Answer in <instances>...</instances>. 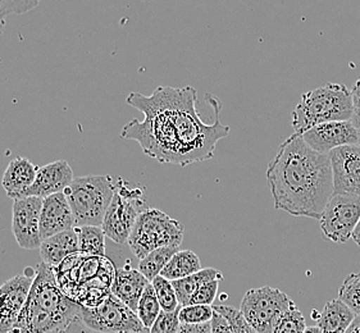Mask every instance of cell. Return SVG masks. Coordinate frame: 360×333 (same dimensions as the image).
<instances>
[{
  "label": "cell",
  "instance_id": "cell-1",
  "mask_svg": "<svg viewBox=\"0 0 360 333\" xmlns=\"http://www.w3.org/2000/svg\"><path fill=\"white\" fill-rule=\"evenodd\" d=\"M214 109L212 124H204L198 112V93L194 87L159 86L152 95L131 93L126 103L144 115V121L132 119L120 138L137 141L143 152L159 163L186 166L214 157L219 140L230 133L221 124V102L207 94Z\"/></svg>",
  "mask_w": 360,
  "mask_h": 333
},
{
  "label": "cell",
  "instance_id": "cell-2",
  "mask_svg": "<svg viewBox=\"0 0 360 333\" xmlns=\"http://www.w3.org/2000/svg\"><path fill=\"white\" fill-rule=\"evenodd\" d=\"M266 181L276 209L319 221L333 195L330 155L313 150L300 133H294L269 162Z\"/></svg>",
  "mask_w": 360,
  "mask_h": 333
},
{
  "label": "cell",
  "instance_id": "cell-3",
  "mask_svg": "<svg viewBox=\"0 0 360 333\" xmlns=\"http://www.w3.org/2000/svg\"><path fill=\"white\" fill-rule=\"evenodd\" d=\"M81 308L62 292L54 268L41 261L29 299L9 333H62L79 318Z\"/></svg>",
  "mask_w": 360,
  "mask_h": 333
},
{
  "label": "cell",
  "instance_id": "cell-4",
  "mask_svg": "<svg viewBox=\"0 0 360 333\" xmlns=\"http://www.w3.org/2000/svg\"><path fill=\"white\" fill-rule=\"evenodd\" d=\"M353 116L352 90L341 84H326L302 95L292 112L291 124L295 133H303L317 124L352 121Z\"/></svg>",
  "mask_w": 360,
  "mask_h": 333
},
{
  "label": "cell",
  "instance_id": "cell-5",
  "mask_svg": "<svg viewBox=\"0 0 360 333\" xmlns=\"http://www.w3.org/2000/svg\"><path fill=\"white\" fill-rule=\"evenodd\" d=\"M115 191V180L109 174L75 178L63 192L72 210L76 227H101Z\"/></svg>",
  "mask_w": 360,
  "mask_h": 333
},
{
  "label": "cell",
  "instance_id": "cell-6",
  "mask_svg": "<svg viewBox=\"0 0 360 333\" xmlns=\"http://www.w3.org/2000/svg\"><path fill=\"white\" fill-rule=\"evenodd\" d=\"M184 241V227L165 211L148 208L137 217L136 223L127 241L137 259L159 247H180Z\"/></svg>",
  "mask_w": 360,
  "mask_h": 333
},
{
  "label": "cell",
  "instance_id": "cell-7",
  "mask_svg": "<svg viewBox=\"0 0 360 333\" xmlns=\"http://www.w3.org/2000/svg\"><path fill=\"white\" fill-rule=\"evenodd\" d=\"M146 208L144 188H135L122 178L115 180V191L101 228L108 239L118 245L127 244L137 217Z\"/></svg>",
  "mask_w": 360,
  "mask_h": 333
},
{
  "label": "cell",
  "instance_id": "cell-8",
  "mask_svg": "<svg viewBox=\"0 0 360 333\" xmlns=\"http://www.w3.org/2000/svg\"><path fill=\"white\" fill-rule=\"evenodd\" d=\"M295 303L283 292L271 286L248 291L240 312L258 333H274V326Z\"/></svg>",
  "mask_w": 360,
  "mask_h": 333
},
{
  "label": "cell",
  "instance_id": "cell-9",
  "mask_svg": "<svg viewBox=\"0 0 360 333\" xmlns=\"http://www.w3.org/2000/svg\"><path fill=\"white\" fill-rule=\"evenodd\" d=\"M81 322L99 333H143L145 328L136 313L112 292L95 308H81Z\"/></svg>",
  "mask_w": 360,
  "mask_h": 333
},
{
  "label": "cell",
  "instance_id": "cell-10",
  "mask_svg": "<svg viewBox=\"0 0 360 333\" xmlns=\"http://www.w3.org/2000/svg\"><path fill=\"white\" fill-rule=\"evenodd\" d=\"M359 219V196L333 194L319 218V227L326 239L336 244H345L353 237Z\"/></svg>",
  "mask_w": 360,
  "mask_h": 333
},
{
  "label": "cell",
  "instance_id": "cell-11",
  "mask_svg": "<svg viewBox=\"0 0 360 333\" xmlns=\"http://www.w3.org/2000/svg\"><path fill=\"white\" fill-rule=\"evenodd\" d=\"M43 199L26 196L13 200L12 208V232L18 247L23 250H37L41 247L40 214Z\"/></svg>",
  "mask_w": 360,
  "mask_h": 333
},
{
  "label": "cell",
  "instance_id": "cell-12",
  "mask_svg": "<svg viewBox=\"0 0 360 333\" xmlns=\"http://www.w3.org/2000/svg\"><path fill=\"white\" fill-rule=\"evenodd\" d=\"M37 275V269L27 268L0 286V333H9L17 323L30 290Z\"/></svg>",
  "mask_w": 360,
  "mask_h": 333
},
{
  "label": "cell",
  "instance_id": "cell-13",
  "mask_svg": "<svg viewBox=\"0 0 360 333\" xmlns=\"http://www.w3.org/2000/svg\"><path fill=\"white\" fill-rule=\"evenodd\" d=\"M304 141L318 152L330 154L341 146L358 145L359 136L353 121L326 122L311 127L303 133Z\"/></svg>",
  "mask_w": 360,
  "mask_h": 333
},
{
  "label": "cell",
  "instance_id": "cell-14",
  "mask_svg": "<svg viewBox=\"0 0 360 333\" xmlns=\"http://www.w3.org/2000/svg\"><path fill=\"white\" fill-rule=\"evenodd\" d=\"M328 155L333 174V194L360 197V145L341 146Z\"/></svg>",
  "mask_w": 360,
  "mask_h": 333
},
{
  "label": "cell",
  "instance_id": "cell-15",
  "mask_svg": "<svg viewBox=\"0 0 360 333\" xmlns=\"http://www.w3.org/2000/svg\"><path fill=\"white\" fill-rule=\"evenodd\" d=\"M72 228H76V223L65 192H58L43 199V208L40 214L41 239H48Z\"/></svg>",
  "mask_w": 360,
  "mask_h": 333
},
{
  "label": "cell",
  "instance_id": "cell-16",
  "mask_svg": "<svg viewBox=\"0 0 360 333\" xmlns=\"http://www.w3.org/2000/svg\"><path fill=\"white\" fill-rule=\"evenodd\" d=\"M73 180L72 168L65 160L51 162L37 169V178L29 188L26 196H37L45 199L58 192H63Z\"/></svg>",
  "mask_w": 360,
  "mask_h": 333
},
{
  "label": "cell",
  "instance_id": "cell-17",
  "mask_svg": "<svg viewBox=\"0 0 360 333\" xmlns=\"http://www.w3.org/2000/svg\"><path fill=\"white\" fill-rule=\"evenodd\" d=\"M149 283L150 281L139 269L132 268L131 263H127L121 268L115 269L110 292L136 313L139 301Z\"/></svg>",
  "mask_w": 360,
  "mask_h": 333
},
{
  "label": "cell",
  "instance_id": "cell-18",
  "mask_svg": "<svg viewBox=\"0 0 360 333\" xmlns=\"http://www.w3.org/2000/svg\"><path fill=\"white\" fill-rule=\"evenodd\" d=\"M39 166L31 163L27 158H15L8 164L1 178V186L6 190L8 197L12 200L26 197L29 188L37 178Z\"/></svg>",
  "mask_w": 360,
  "mask_h": 333
},
{
  "label": "cell",
  "instance_id": "cell-19",
  "mask_svg": "<svg viewBox=\"0 0 360 333\" xmlns=\"http://www.w3.org/2000/svg\"><path fill=\"white\" fill-rule=\"evenodd\" d=\"M39 250L44 263L51 268H57L65 258L73 254L79 253V235L76 228L60 232L43 240Z\"/></svg>",
  "mask_w": 360,
  "mask_h": 333
},
{
  "label": "cell",
  "instance_id": "cell-20",
  "mask_svg": "<svg viewBox=\"0 0 360 333\" xmlns=\"http://www.w3.org/2000/svg\"><path fill=\"white\" fill-rule=\"evenodd\" d=\"M355 315L356 314L338 297L324 305L317 319V326L322 333H346Z\"/></svg>",
  "mask_w": 360,
  "mask_h": 333
},
{
  "label": "cell",
  "instance_id": "cell-21",
  "mask_svg": "<svg viewBox=\"0 0 360 333\" xmlns=\"http://www.w3.org/2000/svg\"><path fill=\"white\" fill-rule=\"evenodd\" d=\"M213 280L224 281L222 272L214 268H204L194 275L181 278L177 281H172L173 287L177 294L181 306H188L190 299L195 292L199 290L204 283L210 282Z\"/></svg>",
  "mask_w": 360,
  "mask_h": 333
},
{
  "label": "cell",
  "instance_id": "cell-22",
  "mask_svg": "<svg viewBox=\"0 0 360 333\" xmlns=\"http://www.w3.org/2000/svg\"><path fill=\"white\" fill-rule=\"evenodd\" d=\"M199 256L191 250H181L173 255L160 275L169 281H177L202 270Z\"/></svg>",
  "mask_w": 360,
  "mask_h": 333
},
{
  "label": "cell",
  "instance_id": "cell-23",
  "mask_svg": "<svg viewBox=\"0 0 360 333\" xmlns=\"http://www.w3.org/2000/svg\"><path fill=\"white\" fill-rule=\"evenodd\" d=\"M79 253L87 256H105V233L99 226L76 227Z\"/></svg>",
  "mask_w": 360,
  "mask_h": 333
},
{
  "label": "cell",
  "instance_id": "cell-24",
  "mask_svg": "<svg viewBox=\"0 0 360 333\" xmlns=\"http://www.w3.org/2000/svg\"><path fill=\"white\" fill-rule=\"evenodd\" d=\"M179 252V247H165L153 250L139 263V270L152 282L165 269L168 261H171L174 254Z\"/></svg>",
  "mask_w": 360,
  "mask_h": 333
},
{
  "label": "cell",
  "instance_id": "cell-25",
  "mask_svg": "<svg viewBox=\"0 0 360 333\" xmlns=\"http://www.w3.org/2000/svg\"><path fill=\"white\" fill-rule=\"evenodd\" d=\"M162 312V308L159 304L158 297L154 291L152 282L146 286L141 299L137 305L136 314L141 323L144 325L146 329H150L154 325L155 319L158 318L159 314Z\"/></svg>",
  "mask_w": 360,
  "mask_h": 333
},
{
  "label": "cell",
  "instance_id": "cell-26",
  "mask_svg": "<svg viewBox=\"0 0 360 333\" xmlns=\"http://www.w3.org/2000/svg\"><path fill=\"white\" fill-rule=\"evenodd\" d=\"M152 285L163 312H174V311L180 309L179 297L173 287L172 281L167 280L162 275H158L153 280Z\"/></svg>",
  "mask_w": 360,
  "mask_h": 333
},
{
  "label": "cell",
  "instance_id": "cell-27",
  "mask_svg": "<svg viewBox=\"0 0 360 333\" xmlns=\"http://www.w3.org/2000/svg\"><path fill=\"white\" fill-rule=\"evenodd\" d=\"M339 299L356 315L360 314V272L347 275L339 290Z\"/></svg>",
  "mask_w": 360,
  "mask_h": 333
},
{
  "label": "cell",
  "instance_id": "cell-28",
  "mask_svg": "<svg viewBox=\"0 0 360 333\" xmlns=\"http://www.w3.org/2000/svg\"><path fill=\"white\" fill-rule=\"evenodd\" d=\"M214 309L210 305H188L181 308L179 318L181 325H204L210 323Z\"/></svg>",
  "mask_w": 360,
  "mask_h": 333
},
{
  "label": "cell",
  "instance_id": "cell-29",
  "mask_svg": "<svg viewBox=\"0 0 360 333\" xmlns=\"http://www.w3.org/2000/svg\"><path fill=\"white\" fill-rule=\"evenodd\" d=\"M305 329L307 322L303 313L294 305L278 319V322L274 326V333H304Z\"/></svg>",
  "mask_w": 360,
  "mask_h": 333
},
{
  "label": "cell",
  "instance_id": "cell-30",
  "mask_svg": "<svg viewBox=\"0 0 360 333\" xmlns=\"http://www.w3.org/2000/svg\"><path fill=\"white\" fill-rule=\"evenodd\" d=\"M213 309L224 315L230 325L232 333H258L248 323L240 309L229 305H214Z\"/></svg>",
  "mask_w": 360,
  "mask_h": 333
},
{
  "label": "cell",
  "instance_id": "cell-31",
  "mask_svg": "<svg viewBox=\"0 0 360 333\" xmlns=\"http://www.w3.org/2000/svg\"><path fill=\"white\" fill-rule=\"evenodd\" d=\"M182 308V306H181ZM180 309L174 312H160L154 325L150 327L149 333H177L180 329L181 322L179 318Z\"/></svg>",
  "mask_w": 360,
  "mask_h": 333
},
{
  "label": "cell",
  "instance_id": "cell-32",
  "mask_svg": "<svg viewBox=\"0 0 360 333\" xmlns=\"http://www.w3.org/2000/svg\"><path fill=\"white\" fill-rule=\"evenodd\" d=\"M219 282H222V281L213 280L210 282L204 283L202 287L191 296L188 305H210V306H213V303L216 301L217 295H218Z\"/></svg>",
  "mask_w": 360,
  "mask_h": 333
},
{
  "label": "cell",
  "instance_id": "cell-33",
  "mask_svg": "<svg viewBox=\"0 0 360 333\" xmlns=\"http://www.w3.org/2000/svg\"><path fill=\"white\" fill-rule=\"evenodd\" d=\"M41 0H1L8 15H23L35 9Z\"/></svg>",
  "mask_w": 360,
  "mask_h": 333
},
{
  "label": "cell",
  "instance_id": "cell-34",
  "mask_svg": "<svg viewBox=\"0 0 360 333\" xmlns=\"http://www.w3.org/2000/svg\"><path fill=\"white\" fill-rule=\"evenodd\" d=\"M210 323H212V333H232L229 322L221 313L214 311V315Z\"/></svg>",
  "mask_w": 360,
  "mask_h": 333
},
{
  "label": "cell",
  "instance_id": "cell-35",
  "mask_svg": "<svg viewBox=\"0 0 360 333\" xmlns=\"http://www.w3.org/2000/svg\"><path fill=\"white\" fill-rule=\"evenodd\" d=\"M177 333H212V323L204 325H181Z\"/></svg>",
  "mask_w": 360,
  "mask_h": 333
},
{
  "label": "cell",
  "instance_id": "cell-36",
  "mask_svg": "<svg viewBox=\"0 0 360 333\" xmlns=\"http://www.w3.org/2000/svg\"><path fill=\"white\" fill-rule=\"evenodd\" d=\"M62 333H96L93 329H90L89 327L85 326L81 319L77 318L73 320L70 326L65 328V331Z\"/></svg>",
  "mask_w": 360,
  "mask_h": 333
},
{
  "label": "cell",
  "instance_id": "cell-37",
  "mask_svg": "<svg viewBox=\"0 0 360 333\" xmlns=\"http://www.w3.org/2000/svg\"><path fill=\"white\" fill-rule=\"evenodd\" d=\"M352 94H353L354 110H360V79L355 82Z\"/></svg>",
  "mask_w": 360,
  "mask_h": 333
},
{
  "label": "cell",
  "instance_id": "cell-38",
  "mask_svg": "<svg viewBox=\"0 0 360 333\" xmlns=\"http://www.w3.org/2000/svg\"><path fill=\"white\" fill-rule=\"evenodd\" d=\"M8 13L6 12V9L1 4V0H0V37L3 35L4 29H6V20H7Z\"/></svg>",
  "mask_w": 360,
  "mask_h": 333
},
{
  "label": "cell",
  "instance_id": "cell-39",
  "mask_svg": "<svg viewBox=\"0 0 360 333\" xmlns=\"http://www.w3.org/2000/svg\"><path fill=\"white\" fill-rule=\"evenodd\" d=\"M346 333H360V314L359 315H355L353 323L347 328Z\"/></svg>",
  "mask_w": 360,
  "mask_h": 333
},
{
  "label": "cell",
  "instance_id": "cell-40",
  "mask_svg": "<svg viewBox=\"0 0 360 333\" xmlns=\"http://www.w3.org/2000/svg\"><path fill=\"white\" fill-rule=\"evenodd\" d=\"M352 121H353L355 129L358 131V136H359V144L358 145H360V110H354V116L352 118Z\"/></svg>",
  "mask_w": 360,
  "mask_h": 333
},
{
  "label": "cell",
  "instance_id": "cell-41",
  "mask_svg": "<svg viewBox=\"0 0 360 333\" xmlns=\"http://www.w3.org/2000/svg\"><path fill=\"white\" fill-rule=\"evenodd\" d=\"M353 239L354 242L358 245V247H360V219L359 222H358V225H356V227H355V230H354L353 233Z\"/></svg>",
  "mask_w": 360,
  "mask_h": 333
},
{
  "label": "cell",
  "instance_id": "cell-42",
  "mask_svg": "<svg viewBox=\"0 0 360 333\" xmlns=\"http://www.w3.org/2000/svg\"><path fill=\"white\" fill-rule=\"evenodd\" d=\"M304 333H322V331L319 329V327H307V329L304 331Z\"/></svg>",
  "mask_w": 360,
  "mask_h": 333
},
{
  "label": "cell",
  "instance_id": "cell-43",
  "mask_svg": "<svg viewBox=\"0 0 360 333\" xmlns=\"http://www.w3.org/2000/svg\"><path fill=\"white\" fill-rule=\"evenodd\" d=\"M143 333H149V329H145L144 332Z\"/></svg>",
  "mask_w": 360,
  "mask_h": 333
},
{
  "label": "cell",
  "instance_id": "cell-44",
  "mask_svg": "<svg viewBox=\"0 0 360 333\" xmlns=\"http://www.w3.org/2000/svg\"><path fill=\"white\" fill-rule=\"evenodd\" d=\"M96 333H99V332H96Z\"/></svg>",
  "mask_w": 360,
  "mask_h": 333
}]
</instances>
